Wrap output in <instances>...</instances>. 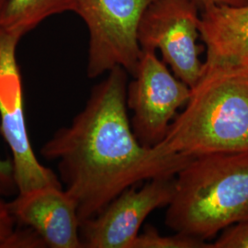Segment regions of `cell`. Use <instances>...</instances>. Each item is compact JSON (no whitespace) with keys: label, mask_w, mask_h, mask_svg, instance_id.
Instances as JSON below:
<instances>
[{"label":"cell","mask_w":248,"mask_h":248,"mask_svg":"<svg viewBox=\"0 0 248 248\" xmlns=\"http://www.w3.org/2000/svg\"><path fill=\"white\" fill-rule=\"evenodd\" d=\"M176 189V177L147 180L139 189H125L96 216L80 224L83 248H132L145 219L168 207Z\"/></svg>","instance_id":"cell-8"},{"label":"cell","mask_w":248,"mask_h":248,"mask_svg":"<svg viewBox=\"0 0 248 248\" xmlns=\"http://www.w3.org/2000/svg\"><path fill=\"white\" fill-rule=\"evenodd\" d=\"M248 220V153L192 157L176 175L166 213L170 229L207 241Z\"/></svg>","instance_id":"cell-2"},{"label":"cell","mask_w":248,"mask_h":248,"mask_svg":"<svg viewBox=\"0 0 248 248\" xmlns=\"http://www.w3.org/2000/svg\"><path fill=\"white\" fill-rule=\"evenodd\" d=\"M200 38L206 47V68L247 69L248 4L216 6L202 11Z\"/></svg>","instance_id":"cell-10"},{"label":"cell","mask_w":248,"mask_h":248,"mask_svg":"<svg viewBox=\"0 0 248 248\" xmlns=\"http://www.w3.org/2000/svg\"><path fill=\"white\" fill-rule=\"evenodd\" d=\"M247 70H248V68H247Z\"/></svg>","instance_id":"cell-19"},{"label":"cell","mask_w":248,"mask_h":248,"mask_svg":"<svg viewBox=\"0 0 248 248\" xmlns=\"http://www.w3.org/2000/svg\"><path fill=\"white\" fill-rule=\"evenodd\" d=\"M132 248H213V245L179 232L161 235L155 228L146 226L133 241Z\"/></svg>","instance_id":"cell-12"},{"label":"cell","mask_w":248,"mask_h":248,"mask_svg":"<svg viewBox=\"0 0 248 248\" xmlns=\"http://www.w3.org/2000/svg\"><path fill=\"white\" fill-rule=\"evenodd\" d=\"M201 9L190 0H154L142 13L137 37L142 51L159 50L172 73L193 88L202 78L204 62L200 37Z\"/></svg>","instance_id":"cell-5"},{"label":"cell","mask_w":248,"mask_h":248,"mask_svg":"<svg viewBox=\"0 0 248 248\" xmlns=\"http://www.w3.org/2000/svg\"><path fill=\"white\" fill-rule=\"evenodd\" d=\"M158 146L191 157L248 153V70L204 66L184 109Z\"/></svg>","instance_id":"cell-3"},{"label":"cell","mask_w":248,"mask_h":248,"mask_svg":"<svg viewBox=\"0 0 248 248\" xmlns=\"http://www.w3.org/2000/svg\"><path fill=\"white\" fill-rule=\"evenodd\" d=\"M213 245V248H248V220L224 229Z\"/></svg>","instance_id":"cell-13"},{"label":"cell","mask_w":248,"mask_h":248,"mask_svg":"<svg viewBox=\"0 0 248 248\" xmlns=\"http://www.w3.org/2000/svg\"><path fill=\"white\" fill-rule=\"evenodd\" d=\"M16 187L12 162L0 157V196L9 195Z\"/></svg>","instance_id":"cell-16"},{"label":"cell","mask_w":248,"mask_h":248,"mask_svg":"<svg viewBox=\"0 0 248 248\" xmlns=\"http://www.w3.org/2000/svg\"><path fill=\"white\" fill-rule=\"evenodd\" d=\"M31 229V228H30ZM14 231L3 248H43L44 241L34 231Z\"/></svg>","instance_id":"cell-14"},{"label":"cell","mask_w":248,"mask_h":248,"mask_svg":"<svg viewBox=\"0 0 248 248\" xmlns=\"http://www.w3.org/2000/svg\"><path fill=\"white\" fill-rule=\"evenodd\" d=\"M78 0H8L0 17V29L23 36L46 18L76 12Z\"/></svg>","instance_id":"cell-11"},{"label":"cell","mask_w":248,"mask_h":248,"mask_svg":"<svg viewBox=\"0 0 248 248\" xmlns=\"http://www.w3.org/2000/svg\"><path fill=\"white\" fill-rule=\"evenodd\" d=\"M21 36L0 29V131L12 155L13 176L18 193L62 182L36 157L27 130L17 47Z\"/></svg>","instance_id":"cell-6"},{"label":"cell","mask_w":248,"mask_h":248,"mask_svg":"<svg viewBox=\"0 0 248 248\" xmlns=\"http://www.w3.org/2000/svg\"><path fill=\"white\" fill-rule=\"evenodd\" d=\"M197 7L203 11L205 9H210L216 6H231V7H239L248 5V0H190Z\"/></svg>","instance_id":"cell-17"},{"label":"cell","mask_w":248,"mask_h":248,"mask_svg":"<svg viewBox=\"0 0 248 248\" xmlns=\"http://www.w3.org/2000/svg\"><path fill=\"white\" fill-rule=\"evenodd\" d=\"M15 221L32 229L52 248H83L78 208L62 186L33 188L8 202Z\"/></svg>","instance_id":"cell-9"},{"label":"cell","mask_w":248,"mask_h":248,"mask_svg":"<svg viewBox=\"0 0 248 248\" xmlns=\"http://www.w3.org/2000/svg\"><path fill=\"white\" fill-rule=\"evenodd\" d=\"M14 218L9 211L8 202H3L0 196V248H3L14 229Z\"/></svg>","instance_id":"cell-15"},{"label":"cell","mask_w":248,"mask_h":248,"mask_svg":"<svg viewBox=\"0 0 248 248\" xmlns=\"http://www.w3.org/2000/svg\"><path fill=\"white\" fill-rule=\"evenodd\" d=\"M8 0H0V17L2 15V12L4 10V8L6 6V3H7Z\"/></svg>","instance_id":"cell-18"},{"label":"cell","mask_w":248,"mask_h":248,"mask_svg":"<svg viewBox=\"0 0 248 248\" xmlns=\"http://www.w3.org/2000/svg\"><path fill=\"white\" fill-rule=\"evenodd\" d=\"M154 0H78L77 13L89 31L87 75L97 78L120 66L134 76L142 56L137 31Z\"/></svg>","instance_id":"cell-4"},{"label":"cell","mask_w":248,"mask_h":248,"mask_svg":"<svg viewBox=\"0 0 248 248\" xmlns=\"http://www.w3.org/2000/svg\"><path fill=\"white\" fill-rule=\"evenodd\" d=\"M190 93L191 89L170 72L155 52L142 51L126 95L127 107L133 111L131 125L137 140L148 148L163 142Z\"/></svg>","instance_id":"cell-7"},{"label":"cell","mask_w":248,"mask_h":248,"mask_svg":"<svg viewBox=\"0 0 248 248\" xmlns=\"http://www.w3.org/2000/svg\"><path fill=\"white\" fill-rule=\"evenodd\" d=\"M128 73L117 66L91 90L71 124L41 148L58 162L64 190L80 224L96 216L125 189L157 177H176L191 156L145 147L133 133L126 103Z\"/></svg>","instance_id":"cell-1"}]
</instances>
